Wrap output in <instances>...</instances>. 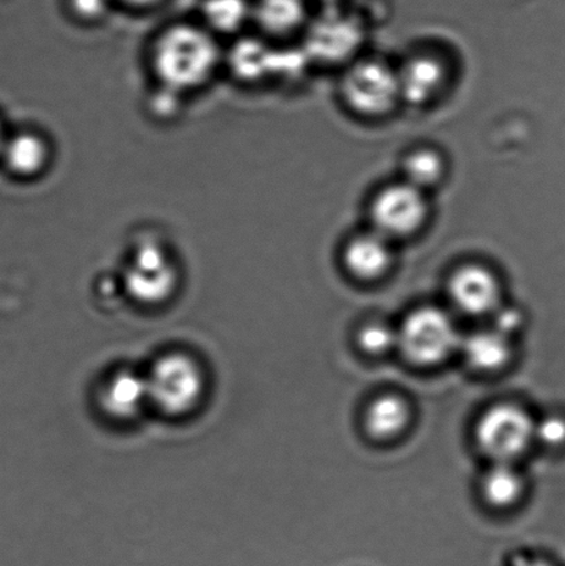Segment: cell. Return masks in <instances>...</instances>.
<instances>
[{"mask_svg":"<svg viewBox=\"0 0 565 566\" xmlns=\"http://www.w3.org/2000/svg\"><path fill=\"white\" fill-rule=\"evenodd\" d=\"M220 49L202 28L175 25L160 33L149 50V65L164 91L193 92L212 80Z\"/></svg>","mask_w":565,"mask_h":566,"instance_id":"6da1fadb","label":"cell"},{"mask_svg":"<svg viewBox=\"0 0 565 566\" xmlns=\"http://www.w3.org/2000/svg\"><path fill=\"white\" fill-rule=\"evenodd\" d=\"M146 380L149 403L174 418L192 412L205 394L203 369L185 353L159 358Z\"/></svg>","mask_w":565,"mask_h":566,"instance_id":"7a4b0ae2","label":"cell"},{"mask_svg":"<svg viewBox=\"0 0 565 566\" xmlns=\"http://www.w3.org/2000/svg\"><path fill=\"white\" fill-rule=\"evenodd\" d=\"M462 346L456 322L444 310H415L398 329V348L408 360L420 366L444 363Z\"/></svg>","mask_w":565,"mask_h":566,"instance_id":"3957f363","label":"cell"},{"mask_svg":"<svg viewBox=\"0 0 565 566\" xmlns=\"http://www.w3.org/2000/svg\"><path fill=\"white\" fill-rule=\"evenodd\" d=\"M535 424L529 412L517 405H495L481 416L475 440L485 457L495 463H512L535 441Z\"/></svg>","mask_w":565,"mask_h":566,"instance_id":"277c9868","label":"cell"},{"mask_svg":"<svg viewBox=\"0 0 565 566\" xmlns=\"http://www.w3.org/2000/svg\"><path fill=\"white\" fill-rule=\"evenodd\" d=\"M375 231L387 240H402L422 229L429 216L426 192L407 181L386 187L370 209Z\"/></svg>","mask_w":565,"mask_h":566,"instance_id":"5b68a950","label":"cell"},{"mask_svg":"<svg viewBox=\"0 0 565 566\" xmlns=\"http://www.w3.org/2000/svg\"><path fill=\"white\" fill-rule=\"evenodd\" d=\"M342 92L346 103L356 113L385 115L401 98L400 76L380 61H364L347 72Z\"/></svg>","mask_w":565,"mask_h":566,"instance_id":"8992f818","label":"cell"},{"mask_svg":"<svg viewBox=\"0 0 565 566\" xmlns=\"http://www.w3.org/2000/svg\"><path fill=\"white\" fill-rule=\"evenodd\" d=\"M453 304L464 314H494L501 307V285L490 269L468 264L458 269L448 283Z\"/></svg>","mask_w":565,"mask_h":566,"instance_id":"52a82bcc","label":"cell"},{"mask_svg":"<svg viewBox=\"0 0 565 566\" xmlns=\"http://www.w3.org/2000/svg\"><path fill=\"white\" fill-rule=\"evenodd\" d=\"M127 285L133 296L146 303L163 302L175 286V271L158 251L138 253L130 269Z\"/></svg>","mask_w":565,"mask_h":566,"instance_id":"ba28073f","label":"cell"},{"mask_svg":"<svg viewBox=\"0 0 565 566\" xmlns=\"http://www.w3.org/2000/svg\"><path fill=\"white\" fill-rule=\"evenodd\" d=\"M343 263L357 280H379L391 268L390 241L376 231L353 238L343 252Z\"/></svg>","mask_w":565,"mask_h":566,"instance_id":"9c48e42d","label":"cell"},{"mask_svg":"<svg viewBox=\"0 0 565 566\" xmlns=\"http://www.w3.org/2000/svg\"><path fill=\"white\" fill-rule=\"evenodd\" d=\"M0 154L14 175L36 177L52 160V146L41 133L25 132L6 140Z\"/></svg>","mask_w":565,"mask_h":566,"instance_id":"30bf717a","label":"cell"},{"mask_svg":"<svg viewBox=\"0 0 565 566\" xmlns=\"http://www.w3.org/2000/svg\"><path fill=\"white\" fill-rule=\"evenodd\" d=\"M102 402L113 418L130 419L149 402L147 380L133 371H118L105 382Z\"/></svg>","mask_w":565,"mask_h":566,"instance_id":"8fae6325","label":"cell"},{"mask_svg":"<svg viewBox=\"0 0 565 566\" xmlns=\"http://www.w3.org/2000/svg\"><path fill=\"white\" fill-rule=\"evenodd\" d=\"M400 76L401 98L412 104H423L439 93L444 82V66L439 60L417 57L408 61Z\"/></svg>","mask_w":565,"mask_h":566,"instance_id":"7c38bea8","label":"cell"},{"mask_svg":"<svg viewBox=\"0 0 565 566\" xmlns=\"http://www.w3.org/2000/svg\"><path fill=\"white\" fill-rule=\"evenodd\" d=\"M464 358L480 371H496L512 358L511 337L500 331H480L462 340Z\"/></svg>","mask_w":565,"mask_h":566,"instance_id":"4fadbf2b","label":"cell"},{"mask_svg":"<svg viewBox=\"0 0 565 566\" xmlns=\"http://www.w3.org/2000/svg\"><path fill=\"white\" fill-rule=\"evenodd\" d=\"M411 420V409L406 399L398 396L376 398L365 413V427L370 436L378 440L401 434Z\"/></svg>","mask_w":565,"mask_h":566,"instance_id":"5bb4252c","label":"cell"},{"mask_svg":"<svg viewBox=\"0 0 565 566\" xmlns=\"http://www.w3.org/2000/svg\"><path fill=\"white\" fill-rule=\"evenodd\" d=\"M481 491L492 506L509 507L522 497L524 480L512 463H495L486 471Z\"/></svg>","mask_w":565,"mask_h":566,"instance_id":"9a60e30c","label":"cell"},{"mask_svg":"<svg viewBox=\"0 0 565 566\" xmlns=\"http://www.w3.org/2000/svg\"><path fill=\"white\" fill-rule=\"evenodd\" d=\"M402 170L406 177L404 181L426 192L439 185L444 176L446 165L439 153L423 148L408 155L404 160Z\"/></svg>","mask_w":565,"mask_h":566,"instance_id":"2e32d148","label":"cell"},{"mask_svg":"<svg viewBox=\"0 0 565 566\" xmlns=\"http://www.w3.org/2000/svg\"><path fill=\"white\" fill-rule=\"evenodd\" d=\"M259 17L260 22L270 30H292L303 19V6L299 0H263Z\"/></svg>","mask_w":565,"mask_h":566,"instance_id":"e0dca14e","label":"cell"},{"mask_svg":"<svg viewBox=\"0 0 565 566\" xmlns=\"http://www.w3.org/2000/svg\"><path fill=\"white\" fill-rule=\"evenodd\" d=\"M359 346L370 355H384L398 347V331L391 326L375 322L364 326L358 333Z\"/></svg>","mask_w":565,"mask_h":566,"instance_id":"ac0fdd59","label":"cell"},{"mask_svg":"<svg viewBox=\"0 0 565 566\" xmlns=\"http://www.w3.org/2000/svg\"><path fill=\"white\" fill-rule=\"evenodd\" d=\"M535 441H541L550 448L565 446V418L561 415H551L536 421Z\"/></svg>","mask_w":565,"mask_h":566,"instance_id":"d6986e66","label":"cell"},{"mask_svg":"<svg viewBox=\"0 0 565 566\" xmlns=\"http://www.w3.org/2000/svg\"><path fill=\"white\" fill-rule=\"evenodd\" d=\"M494 314L496 316L495 329L509 337L520 331L524 322L522 313L516 308L500 307Z\"/></svg>","mask_w":565,"mask_h":566,"instance_id":"ffe728a7","label":"cell"},{"mask_svg":"<svg viewBox=\"0 0 565 566\" xmlns=\"http://www.w3.org/2000/svg\"><path fill=\"white\" fill-rule=\"evenodd\" d=\"M512 566H552L550 563L542 558L535 557H519Z\"/></svg>","mask_w":565,"mask_h":566,"instance_id":"44dd1931","label":"cell"},{"mask_svg":"<svg viewBox=\"0 0 565 566\" xmlns=\"http://www.w3.org/2000/svg\"><path fill=\"white\" fill-rule=\"evenodd\" d=\"M121 2L126 6H130V8L146 9L163 2V0H121Z\"/></svg>","mask_w":565,"mask_h":566,"instance_id":"7402d4cb","label":"cell"},{"mask_svg":"<svg viewBox=\"0 0 565 566\" xmlns=\"http://www.w3.org/2000/svg\"><path fill=\"white\" fill-rule=\"evenodd\" d=\"M4 137H3V132L2 129H0V153H2V148H3V144H4Z\"/></svg>","mask_w":565,"mask_h":566,"instance_id":"603a6c76","label":"cell"}]
</instances>
